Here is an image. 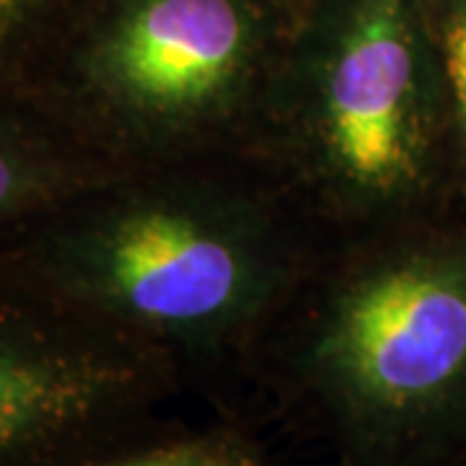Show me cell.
<instances>
[{
    "mask_svg": "<svg viewBox=\"0 0 466 466\" xmlns=\"http://www.w3.org/2000/svg\"><path fill=\"white\" fill-rule=\"evenodd\" d=\"M329 233L254 156L122 171L0 238L50 296L236 404ZM247 417V415H244Z\"/></svg>",
    "mask_w": 466,
    "mask_h": 466,
    "instance_id": "6da1fadb",
    "label": "cell"
},
{
    "mask_svg": "<svg viewBox=\"0 0 466 466\" xmlns=\"http://www.w3.org/2000/svg\"><path fill=\"white\" fill-rule=\"evenodd\" d=\"M247 386L334 466L466 453V213L329 236Z\"/></svg>",
    "mask_w": 466,
    "mask_h": 466,
    "instance_id": "7a4b0ae2",
    "label": "cell"
},
{
    "mask_svg": "<svg viewBox=\"0 0 466 466\" xmlns=\"http://www.w3.org/2000/svg\"><path fill=\"white\" fill-rule=\"evenodd\" d=\"M257 158L329 236L451 210L420 0H317L293 16Z\"/></svg>",
    "mask_w": 466,
    "mask_h": 466,
    "instance_id": "3957f363",
    "label": "cell"
},
{
    "mask_svg": "<svg viewBox=\"0 0 466 466\" xmlns=\"http://www.w3.org/2000/svg\"><path fill=\"white\" fill-rule=\"evenodd\" d=\"M290 24L275 0H101L32 101L119 171L257 158Z\"/></svg>",
    "mask_w": 466,
    "mask_h": 466,
    "instance_id": "277c9868",
    "label": "cell"
},
{
    "mask_svg": "<svg viewBox=\"0 0 466 466\" xmlns=\"http://www.w3.org/2000/svg\"><path fill=\"white\" fill-rule=\"evenodd\" d=\"M164 355L50 296L0 257V466H84L174 425Z\"/></svg>",
    "mask_w": 466,
    "mask_h": 466,
    "instance_id": "5b68a950",
    "label": "cell"
},
{
    "mask_svg": "<svg viewBox=\"0 0 466 466\" xmlns=\"http://www.w3.org/2000/svg\"><path fill=\"white\" fill-rule=\"evenodd\" d=\"M116 174L36 101H0V238Z\"/></svg>",
    "mask_w": 466,
    "mask_h": 466,
    "instance_id": "8992f818",
    "label": "cell"
},
{
    "mask_svg": "<svg viewBox=\"0 0 466 466\" xmlns=\"http://www.w3.org/2000/svg\"><path fill=\"white\" fill-rule=\"evenodd\" d=\"M73 0H0V101L32 99L86 14Z\"/></svg>",
    "mask_w": 466,
    "mask_h": 466,
    "instance_id": "52a82bcc",
    "label": "cell"
},
{
    "mask_svg": "<svg viewBox=\"0 0 466 466\" xmlns=\"http://www.w3.org/2000/svg\"><path fill=\"white\" fill-rule=\"evenodd\" d=\"M84 466H272L265 443L244 415H218L202 428L168 425L127 449Z\"/></svg>",
    "mask_w": 466,
    "mask_h": 466,
    "instance_id": "ba28073f",
    "label": "cell"
},
{
    "mask_svg": "<svg viewBox=\"0 0 466 466\" xmlns=\"http://www.w3.org/2000/svg\"><path fill=\"white\" fill-rule=\"evenodd\" d=\"M425 32L443 115L451 210L466 213V0H453L435 24L425 18Z\"/></svg>",
    "mask_w": 466,
    "mask_h": 466,
    "instance_id": "9c48e42d",
    "label": "cell"
},
{
    "mask_svg": "<svg viewBox=\"0 0 466 466\" xmlns=\"http://www.w3.org/2000/svg\"><path fill=\"white\" fill-rule=\"evenodd\" d=\"M451 466H466V453L464 456H461V459H456V461H453V464Z\"/></svg>",
    "mask_w": 466,
    "mask_h": 466,
    "instance_id": "30bf717a",
    "label": "cell"
}]
</instances>
